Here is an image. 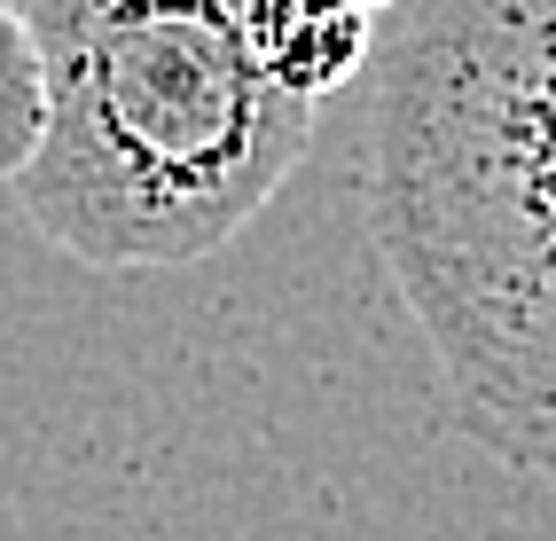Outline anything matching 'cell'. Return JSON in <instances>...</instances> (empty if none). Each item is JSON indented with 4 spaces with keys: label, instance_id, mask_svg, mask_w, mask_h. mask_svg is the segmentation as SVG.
Masks as SVG:
<instances>
[{
    "label": "cell",
    "instance_id": "cell-2",
    "mask_svg": "<svg viewBox=\"0 0 556 541\" xmlns=\"http://www.w3.org/2000/svg\"><path fill=\"white\" fill-rule=\"evenodd\" d=\"M40 55L24 221L102 275H165L236 243L314 141L243 40V0H16Z\"/></svg>",
    "mask_w": 556,
    "mask_h": 541
},
{
    "label": "cell",
    "instance_id": "cell-4",
    "mask_svg": "<svg viewBox=\"0 0 556 541\" xmlns=\"http://www.w3.org/2000/svg\"><path fill=\"white\" fill-rule=\"evenodd\" d=\"M31 141H40V55L16 0H0V180L24 173Z\"/></svg>",
    "mask_w": 556,
    "mask_h": 541
},
{
    "label": "cell",
    "instance_id": "cell-5",
    "mask_svg": "<svg viewBox=\"0 0 556 541\" xmlns=\"http://www.w3.org/2000/svg\"><path fill=\"white\" fill-rule=\"evenodd\" d=\"M361 9H368V16H384V9H407V0H361Z\"/></svg>",
    "mask_w": 556,
    "mask_h": 541
},
{
    "label": "cell",
    "instance_id": "cell-1",
    "mask_svg": "<svg viewBox=\"0 0 556 541\" xmlns=\"http://www.w3.org/2000/svg\"><path fill=\"white\" fill-rule=\"evenodd\" d=\"M368 221L447 408L556 487V0H424L384 55Z\"/></svg>",
    "mask_w": 556,
    "mask_h": 541
},
{
    "label": "cell",
    "instance_id": "cell-3",
    "mask_svg": "<svg viewBox=\"0 0 556 541\" xmlns=\"http://www.w3.org/2000/svg\"><path fill=\"white\" fill-rule=\"evenodd\" d=\"M243 40L282 95L321 111L345 79H361L377 16L361 0H243Z\"/></svg>",
    "mask_w": 556,
    "mask_h": 541
}]
</instances>
